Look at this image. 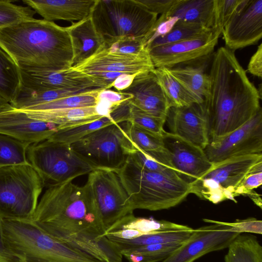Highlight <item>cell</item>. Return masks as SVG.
Instances as JSON below:
<instances>
[{
    "mask_svg": "<svg viewBox=\"0 0 262 262\" xmlns=\"http://www.w3.org/2000/svg\"><path fill=\"white\" fill-rule=\"evenodd\" d=\"M48 235L102 262H122V255L105 228L85 184L69 180L48 187L30 220Z\"/></svg>",
    "mask_w": 262,
    "mask_h": 262,
    "instance_id": "obj_1",
    "label": "cell"
},
{
    "mask_svg": "<svg viewBox=\"0 0 262 262\" xmlns=\"http://www.w3.org/2000/svg\"><path fill=\"white\" fill-rule=\"evenodd\" d=\"M209 84L203 106L209 127V142L243 125L261 109V91L248 78L234 52L222 47L214 54Z\"/></svg>",
    "mask_w": 262,
    "mask_h": 262,
    "instance_id": "obj_2",
    "label": "cell"
},
{
    "mask_svg": "<svg viewBox=\"0 0 262 262\" xmlns=\"http://www.w3.org/2000/svg\"><path fill=\"white\" fill-rule=\"evenodd\" d=\"M0 47L21 70L58 71L73 66L70 35L53 21L34 18L1 29Z\"/></svg>",
    "mask_w": 262,
    "mask_h": 262,
    "instance_id": "obj_3",
    "label": "cell"
},
{
    "mask_svg": "<svg viewBox=\"0 0 262 262\" xmlns=\"http://www.w3.org/2000/svg\"><path fill=\"white\" fill-rule=\"evenodd\" d=\"M126 191L134 210L158 211L173 207L191 193L190 183L176 173L147 170L130 156L116 171Z\"/></svg>",
    "mask_w": 262,
    "mask_h": 262,
    "instance_id": "obj_4",
    "label": "cell"
},
{
    "mask_svg": "<svg viewBox=\"0 0 262 262\" xmlns=\"http://www.w3.org/2000/svg\"><path fill=\"white\" fill-rule=\"evenodd\" d=\"M7 247L22 262H102L47 234L30 220L3 219Z\"/></svg>",
    "mask_w": 262,
    "mask_h": 262,
    "instance_id": "obj_5",
    "label": "cell"
},
{
    "mask_svg": "<svg viewBox=\"0 0 262 262\" xmlns=\"http://www.w3.org/2000/svg\"><path fill=\"white\" fill-rule=\"evenodd\" d=\"M91 16L105 42L123 37L143 38L158 18L137 0H97Z\"/></svg>",
    "mask_w": 262,
    "mask_h": 262,
    "instance_id": "obj_6",
    "label": "cell"
},
{
    "mask_svg": "<svg viewBox=\"0 0 262 262\" xmlns=\"http://www.w3.org/2000/svg\"><path fill=\"white\" fill-rule=\"evenodd\" d=\"M45 183L31 165L0 167V215L3 219L30 220Z\"/></svg>",
    "mask_w": 262,
    "mask_h": 262,
    "instance_id": "obj_7",
    "label": "cell"
},
{
    "mask_svg": "<svg viewBox=\"0 0 262 262\" xmlns=\"http://www.w3.org/2000/svg\"><path fill=\"white\" fill-rule=\"evenodd\" d=\"M262 170V154L232 157L213 164L201 178L190 183L191 193L213 204L229 200L237 202L236 190L251 172Z\"/></svg>",
    "mask_w": 262,
    "mask_h": 262,
    "instance_id": "obj_8",
    "label": "cell"
},
{
    "mask_svg": "<svg viewBox=\"0 0 262 262\" xmlns=\"http://www.w3.org/2000/svg\"><path fill=\"white\" fill-rule=\"evenodd\" d=\"M27 156L45 186L73 180L95 169L73 151L71 145L49 139L30 145Z\"/></svg>",
    "mask_w": 262,
    "mask_h": 262,
    "instance_id": "obj_9",
    "label": "cell"
},
{
    "mask_svg": "<svg viewBox=\"0 0 262 262\" xmlns=\"http://www.w3.org/2000/svg\"><path fill=\"white\" fill-rule=\"evenodd\" d=\"M125 123L101 128L71 144V148L95 169L116 171L136 150L126 134Z\"/></svg>",
    "mask_w": 262,
    "mask_h": 262,
    "instance_id": "obj_10",
    "label": "cell"
},
{
    "mask_svg": "<svg viewBox=\"0 0 262 262\" xmlns=\"http://www.w3.org/2000/svg\"><path fill=\"white\" fill-rule=\"evenodd\" d=\"M86 185L105 231L134 209L129 196L116 171L96 169L88 176Z\"/></svg>",
    "mask_w": 262,
    "mask_h": 262,
    "instance_id": "obj_11",
    "label": "cell"
},
{
    "mask_svg": "<svg viewBox=\"0 0 262 262\" xmlns=\"http://www.w3.org/2000/svg\"><path fill=\"white\" fill-rule=\"evenodd\" d=\"M72 67L93 77L105 89L112 88L114 81L122 74L147 73L155 69L148 51L136 55H123L110 53L104 47Z\"/></svg>",
    "mask_w": 262,
    "mask_h": 262,
    "instance_id": "obj_12",
    "label": "cell"
},
{
    "mask_svg": "<svg viewBox=\"0 0 262 262\" xmlns=\"http://www.w3.org/2000/svg\"><path fill=\"white\" fill-rule=\"evenodd\" d=\"M212 164L238 156L262 154V110L229 134L210 141L204 149Z\"/></svg>",
    "mask_w": 262,
    "mask_h": 262,
    "instance_id": "obj_13",
    "label": "cell"
},
{
    "mask_svg": "<svg viewBox=\"0 0 262 262\" xmlns=\"http://www.w3.org/2000/svg\"><path fill=\"white\" fill-rule=\"evenodd\" d=\"M212 224L193 229L192 234L167 258L160 262H193L209 252L228 247L239 233L225 222L203 219Z\"/></svg>",
    "mask_w": 262,
    "mask_h": 262,
    "instance_id": "obj_14",
    "label": "cell"
},
{
    "mask_svg": "<svg viewBox=\"0 0 262 262\" xmlns=\"http://www.w3.org/2000/svg\"><path fill=\"white\" fill-rule=\"evenodd\" d=\"M222 34L226 48L233 52L256 44L262 37V0H243Z\"/></svg>",
    "mask_w": 262,
    "mask_h": 262,
    "instance_id": "obj_15",
    "label": "cell"
},
{
    "mask_svg": "<svg viewBox=\"0 0 262 262\" xmlns=\"http://www.w3.org/2000/svg\"><path fill=\"white\" fill-rule=\"evenodd\" d=\"M221 33L211 31L200 36L148 49L155 68H171L206 57L214 50Z\"/></svg>",
    "mask_w": 262,
    "mask_h": 262,
    "instance_id": "obj_16",
    "label": "cell"
},
{
    "mask_svg": "<svg viewBox=\"0 0 262 262\" xmlns=\"http://www.w3.org/2000/svg\"><path fill=\"white\" fill-rule=\"evenodd\" d=\"M164 147L171 167L182 179L190 183L201 178L212 166L203 149L165 132Z\"/></svg>",
    "mask_w": 262,
    "mask_h": 262,
    "instance_id": "obj_17",
    "label": "cell"
},
{
    "mask_svg": "<svg viewBox=\"0 0 262 262\" xmlns=\"http://www.w3.org/2000/svg\"><path fill=\"white\" fill-rule=\"evenodd\" d=\"M59 125L33 119L9 103L0 107V133L30 144L49 139Z\"/></svg>",
    "mask_w": 262,
    "mask_h": 262,
    "instance_id": "obj_18",
    "label": "cell"
},
{
    "mask_svg": "<svg viewBox=\"0 0 262 262\" xmlns=\"http://www.w3.org/2000/svg\"><path fill=\"white\" fill-rule=\"evenodd\" d=\"M166 121L169 133L203 150L209 142V122L202 104L171 107Z\"/></svg>",
    "mask_w": 262,
    "mask_h": 262,
    "instance_id": "obj_19",
    "label": "cell"
},
{
    "mask_svg": "<svg viewBox=\"0 0 262 262\" xmlns=\"http://www.w3.org/2000/svg\"><path fill=\"white\" fill-rule=\"evenodd\" d=\"M20 74L21 85L31 90L48 91L103 88L93 77L72 67L58 71H27L20 70Z\"/></svg>",
    "mask_w": 262,
    "mask_h": 262,
    "instance_id": "obj_20",
    "label": "cell"
},
{
    "mask_svg": "<svg viewBox=\"0 0 262 262\" xmlns=\"http://www.w3.org/2000/svg\"><path fill=\"white\" fill-rule=\"evenodd\" d=\"M121 92L130 95L129 103L143 112L166 119L170 106L152 72L138 74L132 84Z\"/></svg>",
    "mask_w": 262,
    "mask_h": 262,
    "instance_id": "obj_21",
    "label": "cell"
},
{
    "mask_svg": "<svg viewBox=\"0 0 262 262\" xmlns=\"http://www.w3.org/2000/svg\"><path fill=\"white\" fill-rule=\"evenodd\" d=\"M23 2L46 20L78 21L91 15L97 0H24Z\"/></svg>",
    "mask_w": 262,
    "mask_h": 262,
    "instance_id": "obj_22",
    "label": "cell"
},
{
    "mask_svg": "<svg viewBox=\"0 0 262 262\" xmlns=\"http://www.w3.org/2000/svg\"><path fill=\"white\" fill-rule=\"evenodd\" d=\"M66 28L72 44L73 66L90 57L104 46V40L97 31L91 15Z\"/></svg>",
    "mask_w": 262,
    "mask_h": 262,
    "instance_id": "obj_23",
    "label": "cell"
},
{
    "mask_svg": "<svg viewBox=\"0 0 262 262\" xmlns=\"http://www.w3.org/2000/svg\"><path fill=\"white\" fill-rule=\"evenodd\" d=\"M20 110L33 119L59 125V130L77 127L103 117L98 114L95 106L47 111Z\"/></svg>",
    "mask_w": 262,
    "mask_h": 262,
    "instance_id": "obj_24",
    "label": "cell"
},
{
    "mask_svg": "<svg viewBox=\"0 0 262 262\" xmlns=\"http://www.w3.org/2000/svg\"><path fill=\"white\" fill-rule=\"evenodd\" d=\"M179 20L200 25L212 30L215 23V0H179L167 14Z\"/></svg>",
    "mask_w": 262,
    "mask_h": 262,
    "instance_id": "obj_25",
    "label": "cell"
},
{
    "mask_svg": "<svg viewBox=\"0 0 262 262\" xmlns=\"http://www.w3.org/2000/svg\"><path fill=\"white\" fill-rule=\"evenodd\" d=\"M128 115V105L127 103H123L114 110L109 116H103L91 122L72 128L59 130L49 140L71 145L101 128L127 121Z\"/></svg>",
    "mask_w": 262,
    "mask_h": 262,
    "instance_id": "obj_26",
    "label": "cell"
},
{
    "mask_svg": "<svg viewBox=\"0 0 262 262\" xmlns=\"http://www.w3.org/2000/svg\"><path fill=\"white\" fill-rule=\"evenodd\" d=\"M166 68L199 104L203 103L209 84V74L205 73L203 67L177 66Z\"/></svg>",
    "mask_w": 262,
    "mask_h": 262,
    "instance_id": "obj_27",
    "label": "cell"
},
{
    "mask_svg": "<svg viewBox=\"0 0 262 262\" xmlns=\"http://www.w3.org/2000/svg\"><path fill=\"white\" fill-rule=\"evenodd\" d=\"M123 229L138 231L142 235L163 232L190 230L192 228L165 220H157L152 217H139L133 213L124 217L105 233Z\"/></svg>",
    "mask_w": 262,
    "mask_h": 262,
    "instance_id": "obj_28",
    "label": "cell"
},
{
    "mask_svg": "<svg viewBox=\"0 0 262 262\" xmlns=\"http://www.w3.org/2000/svg\"><path fill=\"white\" fill-rule=\"evenodd\" d=\"M90 89H70L41 91L29 89L21 85L15 97L9 103L15 108L23 110L75 95Z\"/></svg>",
    "mask_w": 262,
    "mask_h": 262,
    "instance_id": "obj_29",
    "label": "cell"
},
{
    "mask_svg": "<svg viewBox=\"0 0 262 262\" xmlns=\"http://www.w3.org/2000/svg\"><path fill=\"white\" fill-rule=\"evenodd\" d=\"M227 248L225 262H262V246L253 235L239 234Z\"/></svg>",
    "mask_w": 262,
    "mask_h": 262,
    "instance_id": "obj_30",
    "label": "cell"
},
{
    "mask_svg": "<svg viewBox=\"0 0 262 262\" xmlns=\"http://www.w3.org/2000/svg\"><path fill=\"white\" fill-rule=\"evenodd\" d=\"M152 72L161 85L170 107L186 106L194 103L199 104L196 99L176 79L166 68H155Z\"/></svg>",
    "mask_w": 262,
    "mask_h": 262,
    "instance_id": "obj_31",
    "label": "cell"
},
{
    "mask_svg": "<svg viewBox=\"0 0 262 262\" xmlns=\"http://www.w3.org/2000/svg\"><path fill=\"white\" fill-rule=\"evenodd\" d=\"M193 229L190 230L158 232L145 234L130 239H123L106 236L120 252L122 250L139 247L166 243H183L192 234Z\"/></svg>",
    "mask_w": 262,
    "mask_h": 262,
    "instance_id": "obj_32",
    "label": "cell"
},
{
    "mask_svg": "<svg viewBox=\"0 0 262 262\" xmlns=\"http://www.w3.org/2000/svg\"><path fill=\"white\" fill-rule=\"evenodd\" d=\"M21 84L20 68L0 47V96L10 103L15 97Z\"/></svg>",
    "mask_w": 262,
    "mask_h": 262,
    "instance_id": "obj_33",
    "label": "cell"
},
{
    "mask_svg": "<svg viewBox=\"0 0 262 262\" xmlns=\"http://www.w3.org/2000/svg\"><path fill=\"white\" fill-rule=\"evenodd\" d=\"M182 243L171 242L154 244L122 250L120 253L128 262H160Z\"/></svg>",
    "mask_w": 262,
    "mask_h": 262,
    "instance_id": "obj_34",
    "label": "cell"
},
{
    "mask_svg": "<svg viewBox=\"0 0 262 262\" xmlns=\"http://www.w3.org/2000/svg\"><path fill=\"white\" fill-rule=\"evenodd\" d=\"M30 145L29 143L0 133V167L31 165L27 156L28 148Z\"/></svg>",
    "mask_w": 262,
    "mask_h": 262,
    "instance_id": "obj_35",
    "label": "cell"
},
{
    "mask_svg": "<svg viewBox=\"0 0 262 262\" xmlns=\"http://www.w3.org/2000/svg\"><path fill=\"white\" fill-rule=\"evenodd\" d=\"M211 31L196 24L178 20L169 33L155 39L146 49L194 38Z\"/></svg>",
    "mask_w": 262,
    "mask_h": 262,
    "instance_id": "obj_36",
    "label": "cell"
},
{
    "mask_svg": "<svg viewBox=\"0 0 262 262\" xmlns=\"http://www.w3.org/2000/svg\"><path fill=\"white\" fill-rule=\"evenodd\" d=\"M126 134L136 149L146 152L164 150L163 136L138 128L129 122L125 123Z\"/></svg>",
    "mask_w": 262,
    "mask_h": 262,
    "instance_id": "obj_37",
    "label": "cell"
},
{
    "mask_svg": "<svg viewBox=\"0 0 262 262\" xmlns=\"http://www.w3.org/2000/svg\"><path fill=\"white\" fill-rule=\"evenodd\" d=\"M36 12L29 6L0 0V29L33 19Z\"/></svg>",
    "mask_w": 262,
    "mask_h": 262,
    "instance_id": "obj_38",
    "label": "cell"
},
{
    "mask_svg": "<svg viewBox=\"0 0 262 262\" xmlns=\"http://www.w3.org/2000/svg\"><path fill=\"white\" fill-rule=\"evenodd\" d=\"M166 120L149 115L129 103L127 121L138 128L163 136L166 132L164 129Z\"/></svg>",
    "mask_w": 262,
    "mask_h": 262,
    "instance_id": "obj_39",
    "label": "cell"
},
{
    "mask_svg": "<svg viewBox=\"0 0 262 262\" xmlns=\"http://www.w3.org/2000/svg\"><path fill=\"white\" fill-rule=\"evenodd\" d=\"M104 48L110 53L123 55H139L148 50L144 47L142 38L123 37L105 41Z\"/></svg>",
    "mask_w": 262,
    "mask_h": 262,
    "instance_id": "obj_40",
    "label": "cell"
},
{
    "mask_svg": "<svg viewBox=\"0 0 262 262\" xmlns=\"http://www.w3.org/2000/svg\"><path fill=\"white\" fill-rule=\"evenodd\" d=\"M129 156L138 165L147 170L165 174H177L158 155L136 149Z\"/></svg>",
    "mask_w": 262,
    "mask_h": 262,
    "instance_id": "obj_41",
    "label": "cell"
},
{
    "mask_svg": "<svg viewBox=\"0 0 262 262\" xmlns=\"http://www.w3.org/2000/svg\"><path fill=\"white\" fill-rule=\"evenodd\" d=\"M215 23L212 31L222 34V30L232 15L242 4L243 0H215Z\"/></svg>",
    "mask_w": 262,
    "mask_h": 262,
    "instance_id": "obj_42",
    "label": "cell"
},
{
    "mask_svg": "<svg viewBox=\"0 0 262 262\" xmlns=\"http://www.w3.org/2000/svg\"><path fill=\"white\" fill-rule=\"evenodd\" d=\"M178 20L176 17L161 15L157 18L149 33L143 38V43L146 47L155 39L169 33Z\"/></svg>",
    "mask_w": 262,
    "mask_h": 262,
    "instance_id": "obj_43",
    "label": "cell"
},
{
    "mask_svg": "<svg viewBox=\"0 0 262 262\" xmlns=\"http://www.w3.org/2000/svg\"><path fill=\"white\" fill-rule=\"evenodd\" d=\"M225 223L233 227L232 231L239 234L245 232L259 234L262 233V221L253 217L237 220L234 222Z\"/></svg>",
    "mask_w": 262,
    "mask_h": 262,
    "instance_id": "obj_44",
    "label": "cell"
},
{
    "mask_svg": "<svg viewBox=\"0 0 262 262\" xmlns=\"http://www.w3.org/2000/svg\"><path fill=\"white\" fill-rule=\"evenodd\" d=\"M131 98L130 95L126 93L114 91L110 89H102L99 92L97 100L103 101L112 108H115Z\"/></svg>",
    "mask_w": 262,
    "mask_h": 262,
    "instance_id": "obj_45",
    "label": "cell"
},
{
    "mask_svg": "<svg viewBox=\"0 0 262 262\" xmlns=\"http://www.w3.org/2000/svg\"><path fill=\"white\" fill-rule=\"evenodd\" d=\"M262 184V170L253 171L248 174L243 179L237 187L236 195H249L253 190Z\"/></svg>",
    "mask_w": 262,
    "mask_h": 262,
    "instance_id": "obj_46",
    "label": "cell"
},
{
    "mask_svg": "<svg viewBox=\"0 0 262 262\" xmlns=\"http://www.w3.org/2000/svg\"><path fill=\"white\" fill-rule=\"evenodd\" d=\"M148 10L157 15L166 14L179 0H137Z\"/></svg>",
    "mask_w": 262,
    "mask_h": 262,
    "instance_id": "obj_47",
    "label": "cell"
},
{
    "mask_svg": "<svg viewBox=\"0 0 262 262\" xmlns=\"http://www.w3.org/2000/svg\"><path fill=\"white\" fill-rule=\"evenodd\" d=\"M247 71L259 78L262 77V44L257 47L251 56L247 67Z\"/></svg>",
    "mask_w": 262,
    "mask_h": 262,
    "instance_id": "obj_48",
    "label": "cell"
},
{
    "mask_svg": "<svg viewBox=\"0 0 262 262\" xmlns=\"http://www.w3.org/2000/svg\"><path fill=\"white\" fill-rule=\"evenodd\" d=\"M3 219L0 215V262H20V260L7 247L4 239Z\"/></svg>",
    "mask_w": 262,
    "mask_h": 262,
    "instance_id": "obj_49",
    "label": "cell"
},
{
    "mask_svg": "<svg viewBox=\"0 0 262 262\" xmlns=\"http://www.w3.org/2000/svg\"><path fill=\"white\" fill-rule=\"evenodd\" d=\"M141 73H124L118 76L112 83L111 87H114L118 92H121L128 88L135 77Z\"/></svg>",
    "mask_w": 262,
    "mask_h": 262,
    "instance_id": "obj_50",
    "label": "cell"
},
{
    "mask_svg": "<svg viewBox=\"0 0 262 262\" xmlns=\"http://www.w3.org/2000/svg\"><path fill=\"white\" fill-rule=\"evenodd\" d=\"M9 103L7 101L0 96V107L6 104V103Z\"/></svg>",
    "mask_w": 262,
    "mask_h": 262,
    "instance_id": "obj_51",
    "label": "cell"
}]
</instances>
